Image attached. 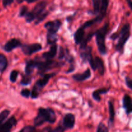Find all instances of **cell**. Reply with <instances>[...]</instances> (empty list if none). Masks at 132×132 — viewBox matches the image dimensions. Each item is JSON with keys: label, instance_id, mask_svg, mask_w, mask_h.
<instances>
[{"label": "cell", "instance_id": "cell-6", "mask_svg": "<svg viewBox=\"0 0 132 132\" xmlns=\"http://www.w3.org/2000/svg\"><path fill=\"white\" fill-rule=\"evenodd\" d=\"M21 48L23 54L27 55H31L34 53L41 51L42 50V45L37 43L32 44H24L22 45Z\"/></svg>", "mask_w": 132, "mask_h": 132}, {"label": "cell", "instance_id": "cell-18", "mask_svg": "<svg viewBox=\"0 0 132 132\" xmlns=\"http://www.w3.org/2000/svg\"><path fill=\"white\" fill-rule=\"evenodd\" d=\"M110 90V88H99L97 90H95V91L93 92L92 93V97L95 101L97 102H100L101 101V95H103V94H106Z\"/></svg>", "mask_w": 132, "mask_h": 132}, {"label": "cell", "instance_id": "cell-15", "mask_svg": "<svg viewBox=\"0 0 132 132\" xmlns=\"http://www.w3.org/2000/svg\"><path fill=\"white\" fill-rule=\"evenodd\" d=\"M85 35V30H84L82 27H80L79 28L76 30V32L74 33V35H73V39H74L75 43H76V45H80L84 40Z\"/></svg>", "mask_w": 132, "mask_h": 132}, {"label": "cell", "instance_id": "cell-39", "mask_svg": "<svg viewBox=\"0 0 132 132\" xmlns=\"http://www.w3.org/2000/svg\"><path fill=\"white\" fill-rule=\"evenodd\" d=\"M117 38H119V34L118 33H113V34L111 35L110 39H112V40H116Z\"/></svg>", "mask_w": 132, "mask_h": 132}, {"label": "cell", "instance_id": "cell-7", "mask_svg": "<svg viewBox=\"0 0 132 132\" xmlns=\"http://www.w3.org/2000/svg\"><path fill=\"white\" fill-rule=\"evenodd\" d=\"M62 25V23L60 20L50 21L46 22L44 25V27L48 30V34L53 35H57V33L60 29Z\"/></svg>", "mask_w": 132, "mask_h": 132}, {"label": "cell", "instance_id": "cell-22", "mask_svg": "<svg viewBox=\"0 0 132 132\" xmlns=\"http://www.w3.org/2000/svg\"><path fill=\"white\" fill-rule=\"evenodd\" d=\"M108 108H109V114H110V122L113 123L114 121L115 118V109L114 106H113V103L112 101H108Z\"/></svg>", "mask_w": 132, "mask_h": 132}, {"label": "cell", "instance_id": "cell-38", "mask_svg": "<svg viewBox=\"0 0 132 132\" xmlns=\"http://www.w3.org/2000/svg\"><path fill=\"white\" fill-rule=\"evenodd\" d=\"M75 69H76L75 65L74 64H72V65H70V67L69 69L66 72V73H71V72H73V71L75 70Z\"/></svg>", "mask_w": 132, "mask_h": 132}, {"label": "cell", "instance_id": "cell-37", "mask_svg": "<svg viewBox=\"0 0 132 132\" xmlns=\"http://www.w3.org/2000/svg\"><path fill=\"white\" fill-rule=\"evenodd\" d=\"M64 129L63 126H59L58 127H57L56 128H55L53 130H50L48 132H64Z\"/></svg>", "mask_w": 132, "mask_h": 132}, {"label": "cell", "instance_id": "cell-30", "mask_svg": "<svg viewBox=\"0 0 132 132\" xmlns=\"http://www.w3.org/2000/svg\"><path fill=\"white\" fill-rule=\"evenodd\" d=\"M96 132H109V129L103 122H100L98 125Z\"/></svg>", "mask_w": 132, "mask_h": 132}, {"label": "cell", "instance_id": "cell-5", "mask_svg": "<svg viewBox=\"0 0 132 132\" xmlns=\"http://www.w3.org/2000/svg\"><path fill=\"white\" fill-rule=\"evenodd\" d=\"M64 64L63 63H57L53 60L45 61H37L36 63V68L38 71V73L40 76L45 74V72L50 70L52 68L60 67Z\"/></svg>", "mask_w": 132, "mask_h": 132}, {"label": "cell", "instance_id": "cell-27", "mask_svg": "<svg viewBox=\"0 0 132 132\" xmlns=\"http://www.w3.org/2000/svg\"><path fill=\"white\" fill-rule=\"evenodd\" d=\"M18 75H19V72L18 71L14 70L11 71L10 73V77H9V79L12 82L14 83V82H16L17 79H18Z\"/></svg>", "mask_w": 132, "mask_h": 132}, {"label": "cell", "instance_id": "cell-28", "mask_svg": "<svg viewBox=\"0 0 132 132\" xmlns=\"http://www.w3.org/2000/svg\"><path fill=\"white\" fill-rule=\"evenodd\" d=\"M30 76H24L23 77L22 80L21 81L20 84L23 86H27V85H29L32 82V78L30 77Z\"/></svg>", "mask_w": 132, "mask_h": 132}, {"label": "cell", "instance_id": "cell-3", "mask_svg": "<svg viewBox=\"0 0 132 132\" xmlns=\"http://www.w3.org/2000/svg\"><path fill=\"white\" fill-rule=\"evenodd\" d=\"M55 76V73H45L44 75H43L42 78L39 79H38L36 81V84H35L33 88H32V92L30 93V96L32 99H37L39 97V92H41V90L48 83V81H50V79L54 77Z\"/></svg>", "mask_w": 132, "mask_h": 132}, {"label": "cell", "instance_id": "cell-29", "mask_svg": "<svg viewBox=\"0 0 132 132\" xmlns=\"http://www.w3.org/2000/svg\"><path fill=\"white\" fill-rule=\"evenodd\" d=\"M28 6L24 5V6H21L19 9V17L20 18H23V17H25V15H27V13L28 12Z\"/></svg>", "mask_w": 132, "mask_h": 132}, {"label": "cell", "instance_id": "cell-23", "mask_svg": "<svg viewBox=\"0 0 132 132\" xmlns=\"http://www.w3.org/2000/svg\"><path fill=\"white\" fill-rule=\"evenodd\" d=\"M48 14H49V12L46 11V10H45L43 12H42L41 14H39V15L36 18V22H35V24L37 25V24H39L40 23H41L43 21H44L45 19H46V17L48 16Z\"/></svg>", "mask_w": 132, "mask_h": 132}, {"label": "cell", "instance_id": "cell-34", "mask_svg": "<svg viewBox=\"0 0 132 132\" xmlns=\"http://www.w3.org/2000/svg\"><path fill=\"white\" fill-rule=\"evenodd\" d=\"M64 57H65V50H64L63 47L60 46L59 55H58V59H60V60H63Z\"/></svg>", "mask_w": 132, "mask_h": 132}, {"label": "cell", "instance_id": "cell-40", "mask_svg": "<svg viewBox=\"0 0 132 132\" xmlns=\"http://www.w3.org/2000/svg\"><path fill=\"white\" fill-rule=\"evenodd\" d=\"M127 3H128V6H129V7L130 8V9H131V10H132V1H131V0H128L127 1Z\"/></svg>", "mask_w": 132, "mask_h": 132}, {"label": "cell", "instance_id": "cell-43", "mask_svg": "<svg viewBox=\"0 0 132 132\" xmlns=\"http://www.w3.org/2000/svg\"><path fill=\"white\" fill-rule=\"evenodd\" d=\"M34 132H36V131H34Z\"/></svg>", "mask_w": 132, "mask_h": 132}, {"label": "cell", "instance_id": "cell-25", "mask_svg": "<svg viewBox=\"0 0 132 132\" xmlns=\"http://www.w3.org/2000/svg\"><path fill=\"white\" fill-rule=\"evenodd\" d=\"M46 38H47L48 44L50 45H55L58 39L57 35L50 34H48Z\"/></svg>", "mask_w": 132, "mask_h": 132}, {"label": "cell", "instance_id": "cell-4", "mask_svg": "<svg viewBox=\"0 0 132 132\" xmlns=\"http://www.w3.org/2000/svg\"><path fill=\"white\" fill-rule=\"evenodd\" d=\"M130 37V24L126 23L121 28L119 34V41L116 45V48L120 53L123 52L124 46Z\"/></svg>", "mask_w": 132, "mask_h": 132}, {"label": "cell", "instance_id": "cell-41", "mask_svg": "<svg viewBox=\"0 0 132 132\" xmlns=\"http://www.w3.org/2000/svg\"><path fill=\"white\" fill-rule=\"evenodd\" d=\"M36 0H32V1H30V0H28V1H27V2L28 3H34L36 2Z\"/></svg>", "mask_w": 132, "mask_h": 132}, {"label": "cell", "instance_id": "cell-13", "mask_svg": "<svg viewBox=\"0 0 132 132\" xmlns=\"http://www.w3.org/2000/svg\"><path fill=\"white\" fill-rule=\"evenodd\" d=\"M122 104L123 108H125L126 114L129 116L132 112V103L131 98L128 94H125L122 98Z\"/></svg>", "mask_w": 132, "mask_h": 132}, {"label": "cell", "instance_id": "cell-32", "mask_svg": "<svg viewBox=\"0 0 132 132\" xmlns=\"http://www.w3.org/2000/svg\"><path fill=\"white\" fill-rule=\"evenodd\" d=\"M36 131L35 126H26L21 129L19 132H34Z\"/></svg>", "mask_w": 132, "mask_h": 132}, {"label": "cell", "instance_id": "cell-17", "mask_svg": "<svg viewBox=\"0 0 132 132\" xmlns=\"http://www.w3.org/2000/svg\"><path fill=\"white\" fill-rule=\"evenodd\" d=\"M104 18V17L101 16V15H98L97 16L95 17V18H94V19H90V20H88V21L85 22V23H84L83 24H82L81 27H82L84 30H85L86 29V28H89V27H92V26L94 25V24H96V23H101V22L103 20Z\"/></svg>", "mask_w": 132, "mask_h": 132}, {"label": "cell", "instance_id": "cell-26", "mask_svg": "<svg viewBox=\"0 0 132 132\" xmlns=\"http://www.w3.org/2000/svg\"><path fill=\"white\" fill-rule=\"evenodd\" d=\"M10 112L9 110H4L3 111L0 113V125H2L3 122L6 120V119L9 117Z\"/></svg>", "mask_w": 132, "mask_h": 132}, {"label": "cell", "instance_id": "cell-24", "mask_svg": "<svg viewBox=\"0 0 132 132\" xmlns=\"http://www.w3.org/2000/svg\"><path fill=\"white\" fill-rule=\"evenodd\" d=\"M93 6H94V10L92 13L93 14L97 15L99 14L101 6V0H93Z\"/></svg>", "mask_w": 132, "mask_h": 132}, {"label": "cell", "instance_id": "cell-1", "mask_svg": "<svg viewBox=\"0 0 132 132\" xmlns=\"http://www.w3.org/2000/svg\"><path fill=\"white\" fill-rule=\"evenodd\" d=\"M56 115L54 110L50 108L40 107L38 109L37 116L34 119V124L35 126H40L46 122L54 124L56 121Z\"/></svg>", "mask_w": 132, "mask_h": 132}, {"label": "cell", "instance_id": "cell-12", "mask_svg": "<svg viewBox=\"0 0 132 132\" xmlns=\"http://www.w3.org/2000/svg\"><path fill=\"white\" fill-rule=\"evenodd\" d=\"M47 1H40L38 3L36 4V6H34V8L33 9L32 11H31V12L34 15L35 18L36 19L37 16H38L39 14H41V13L43 12L45 10L46 6H47Z\"/></svg>", "mask_w": 132, "mask_h": 132}, {"label": "cell", "instance_id": "cell-21", "mask_svg": "<svg viewBox=\"0 0 132 132\" xmlns=\"http://www.w3.org/2000/svg\"><path fill=\"white\" fill-rule=\"evenodd\" d=\"M8 67V59L4 54H0V73L5 72Z\"/></svg>", "mask_w": 132, "mask_h": 132}, {"label": "cell", "instance_id": "cell-14", "mask_svg": "<svg viewBox=\"0 0 132 132\" xmlns=\"http://www.w3.org/2000/svg\"><path fill=\"white\" fill-rule=\"evenodd\" d=\"M57 53V45L55 44V45H52L49 51L42 54V57L44 58L46 61L52 60L53 58L56 55Z\"/></svg>", "mask_w": 132, "mask_h": 132}, {"label": "cell", "instance_id": "cell-20", "mask_svg": "<svg viewBox=\"0 0 132 132\" xmlns=\"http://www.w3.org/2000/svg\"><path fill=\"white\" fill-rule=\"evenodd\" d=\"M110 1L108 0H101V6L100 10H99V14L98 15H100L101 16L105 18L108 10V5H109Z\"/></svg>", "mask_w": 132, "mask_h": 132}, {"label": "cell", "instance_id": "cell-16", "mask_svg": "<svg viewBox=\"0 0 132 132\" xmlns=\"http://www.w3.org/2000/svg\"><path fill=\"white\" fill-rule=\"evenodd\" d=\"M36 63H37V61L34 59H30L27 62L25 68H24V72H25L26 76H30L33 73L34 69L36 68Z\"/></svg>", "mask_w": 132, "mask_h": 132}, {"label": "cell", "instance_id": "cell-8", "mask_svg": "<svg viewBox=\"0 0 132 132\" xmlns=\"http://www.w3.org/2000/svg\"><path fill=\"white\" fill-rule=\"evenodd\" d=\"M76 124V117L71 113H68L64 116L63 119V127L64 130L73 128Z\"/></svg>", "mask_w": 132, "mask_h": 132}, {"label": "cell", "instance_id": "cell-2", "mask_svg": "<svg viewBox=\"0 0 132 132\" xmlns=\"http://www.w3.org/2000/svg\"><path fill=\"white\" fill-rule=\"evenodd\" d=\"M108 28H109V24L106 23L104 24L102 28L95 32V42L97 46L98 50L101 55H104L107 54V48L106 45L105 39L106 36L108 33Z\"/></svg>", "mask_w": 132, "mask_h": 132}, {"label": "cell", "instance_id": "cell-9", "mask_svg": "<svg viewBox=\"0 0 132 132\" xmlns=\"http://www.w3.org/2000/svg\"><path fill=\"white\" fill-rule=\"evenodd\" d=\"M17 122L15 116H12L6 122L0 125V132H10L12 128L16 126Z\"/></svg>", "mask_w": 132, "mask_h": 132}, {"label": "cell", "instance_id": "cell-31", "mask_svg": "<svg viewBox=\"0 0 132 132\" xmlns=\"http://www.w3.org/2000/svg\"><path fill=\"white\" fill-rule=\"evenodd\" d=\"M24 18H25V21L27 23H32L33 21H34V19H36L34 15L32 14L31 12H28L27 15H25Z\"/></svg>", "mask_w": 132, "mask_h": 132}, {"label": "cell", "instance_id": "cell-10", "mask_svg": "<svg viewBox=\"0 0 132 132\" xmlns=\"http://www.w3.org/2000/svg\"><path fill=\"white\" fill-rule=\"evenodd\" d=\"M22 45L19 39L16 38H13L8 41L5 43L3 46V50L6 52H10L14 49L17 48L18 47H21Z\"/></svg>", "mask_w": 132, "mask_h": 132}, {"label": "cell", "instance_id": "cell-33", "mask_svg": "<svg viewBox=\"0 0 132 132\" xmlns=\"http://www.w3.org/2000/svg\"><path fill=\"white\" fill-rule=\"evenodd\" d=\"M30 93L31 91L28 88H24L21 91L20 94L21 95L25 98H29V97L30 96Z\"/></svg>", "mask_w": 132, "mask_h": 132}, {"label": "cell", "instance_id": "cell-42", "mask_svg": "<svg viewBox=\"0 0 132 132\" xmlns=\"http://www.w3.org/2000/svg\"><path fill=\"white\" fill-rule=\"evenodd\" d=\"M23 1H23V0H22V1H18L17 2H18V3H22Z\"/></svg>", "mask_w": 132, "mask_h": 132}, {"label": "cell", "instance_id": "cell-35", "mask_svg": "<svg viewBox=\"0 0 132 132\" xmlns=\"http://www.w3.org/2000/svg\"><path fill=\"white\" fill-rule=\"evenodd\" d=\"M125 81H126V85L130 90L132 89V80L131 78L129 77H125Z\"/></svg>", "mask_w": 132, "mask_h": 132}, {"label": "cell", "instance_id": "cell-11", "mask_svg": "<svg viewBox=\"0 0 132 132\" xmlns=\"http://www.w3.org/2000/svg\"><path fill=\"white\" fill-rule=\"evenodd\" d=\"M92 73L90 72V68H87L83 73H76L72 76V78L75 81L77 82H83L86 80L88 79L91 77Z\"/></svg>", "mask_w": 132, "mask_h": 132}, {"label": "cell", "instance_id": "cell-36", "mask_svg": "<svg viewBox=\"0 0 132 132\" xmlns=\"http://www.w3.org/2000/svg\"><path fill=\"white\" fill-rule=\"evenodd\" d=\"M14 0H3V5L4 7H7L8 6H10L12 3H14Z\"/></svg>", "mask_w": 132, "mask_h": 132}, {"label": "cell", "instance_id": "cell-19", "mask_svg": "<svg viewBox=\"0 0 132 132\" xmlns=\"http://www.w3.org/2000/svg\"><path fill=\"white\" fill-rule=\"evenodd\" d=\"M94 61H95L97 70H98L99 71V74L102 76H104V72H105V68H104V62H103V59L99 57H95L94 59Z\"/></svg>", "mask_w": 132, "mask_h": 132}]
</instances>
